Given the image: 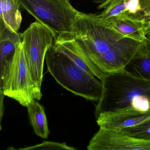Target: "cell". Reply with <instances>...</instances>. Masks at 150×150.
<instances>
[{
	"mask_svg": "<svg viewBox=\"0 0 150 150\" xmlns=\"http://www.w3.org/2000/svg\"><path fill=\"white\" fill-rule=\"evenodd\" d=\"M101 96L96 106V117L111 129L121 131L143 122L150 115V80L125 71L108 74L102 81Z\"/></svg>",
	"mask_w": 150,
	"mask_h": 150,
	"instance_id": "1",
	"label": "cell"
},
{
	"mask_svg": "<svg viewBox=\"0 0 150 150\" xmlns=\"http://www.w3.org/2000/svg\"><path fill=\"white\" fill-rule=\"evenodd\" d=\"M48 71L67 91L86 100L98 102L103 90L101 81L76 66L52 46L45 57Z\"/></svg>",
	"mask_w": 150,
	"mask_h": 150,
	"instance_id": "2",
	"label": "cell"
},
{
	"mask_svg": "<svg viewBox=\"0 0 150 150\" xmlns=\"http://www.w3.org/2000/svg\"><path fill=\"white\" fill-rule=\"evenodd\" d=\"M19 1L23 9L53 33L54 42L74 38V24L81 12L71 0Z\"/></svg>",
	"mask_w": 150,
	"mask_h": 150,
	"instance_id": "3",
	"label": "cell"
},
{
	"mask_svg": "<svg viewBox=\"0 0 150 150\" xmlns=\"http://www.w3.org/2000/svg\"><path fill=\"white\" fill-rule=\"evenodd\" d=\"M74 38L94 64L102 55L126 38L109 22L91 13L79 14L74 24Z\"/></svg>",
	"mask_w": 150,
	"mask_h": 150,
	"instance_id": "4",
	"label": "cell"
},
{
	"mask_svg": "<svg viewBox=\"0 0 150 150\" xmlns=\"http://www.w3.org/2000/svg\"><path fill=\"white\" fill-rule=\"evenodd\" d=\"M28 67L35 86L41 91L46 53L54 43L53 33L37 21L21 34Z\"/></svg>",
	"mask_w": 150,
	"mask_h": 150,
	"instance_id": "5",
	"label": "cell"
},
{
	"mask_svg": "<svg viewBox=\"0 0 150 150\" xmlns=\"http://www.w3.org/2000/svg\"><path fill=\"white\" fill-rule=\"evenodd\" d=\"M4 96H7L27 107L33 100L42 96L32 80L22 42L16 49L5 82Z\"/></svg>",
	"mask_w": 150,
	"mask_h": 150,
	"instance_id": "6",
	"label": "cell"
},
{
	"mask_svg": "<svg viewBox=\"0 0 150 150\" xmlns=\"http://www.w3.org/2000/svg\"><path fill=\"white\" fill-rule=\"evenodd\" d=\"M88 150H150V140L121 131L100 128L87 146Z\"/></svg>",
	"mask_w": 150,
	"mask_h": 150,
	"instance_id": "7",
	"label": "cell"
},
{
	"mask_svg": "<svg viewBox=\"0 0 150 150\" xmlns=\"http://www.w3.org/2000/svg\"><path fill=\"white\" fill-rule=\"evenodd\" d=\"M52 46L56 51L67 57L78 67L93 74L101 81L106 75L92 62L76 38L54 42Z\"/></svg>",
	"mask_w": 150,
	"mask_h": 150,
	"instance_id": "8",
	"label": "cell"
},
{
	"mask_svg": "<svg viewBox=\"0 0 150 150\" xmlns=\"http://www.w3.org/2000/svg\"><path fill=\"white\" fill-rule=\"evenodd\" d=\"M22 42L21 34L13 31L0 19V68L8 69L16 49Z\"/></svg>",
	"mask_w": 150,
	"mask_h": 150,
	"instance_id": "9",
	"label": "cell"
},
{
	"mask_svg": "<svg viewBox=\"0 0 150 150\" xmlns=\"http://www.w3.org/2000/svg\"><path fill=\"white\" fill-rule=\"evenodd\" d=\"M105 21L109 22L116 30L125 37L141 42L146 39L144 24L142 21L127 16L113 17Z\"/></svg>",
	"mask_w": 150,
	"mask_h": 150,
	"instance_id": "10",
	"label": "cell"
},
{
	"mask_svg": "<svg viewBox=\"0 0 150 150\" xmlns=\"http://www.w3.org/2000/svg\"><path fill=\"white\" fill-rule=\"evenodd\" d=\"M125 71L137 78L150 80V37L126 66Z\"/></svg>",
	"mask_w": 150,
	"mask_h": 150,
	"instance_id": "11",
	"label": "cell"
},
{
	"mask_svg": "<svg viewBox=\"0 0 150 150\" xmlns=\"http://www.w3.org/2000/svg\"><path fill=\"white\" fill-rule=\"evenodd\" d=\"M27 108L30 122L35 133L42 138H48L50 131L43 106L38 100L33 99Z\"/></svg>",
	"mask_w": 150,
	"mask_h": 150,
	"instance_id": "12",
	"label": "cell"
},
{
	"mask_svg": "<svg viewBox=\"0 0 150 150\" xmlns=\"http://www.w3.org/2000/svg\"><path fill=\"white\" fill-rule=\"evenodd\" d=\"M19 0H1L0 19L13 31L18 32L22 21Z\"/></svg>",
	"mask_w": 150,
	"mask_h": 150,
	"instance_id": "13",
	"label": "cell"
},
{
	"mask_svg": "<svg viewBox=\"0 0 150 150\" xmlns=\"http://www.w3.org/2000/svg\"><path fill=\"white\" fill-rule=\"evenodd\" d=\"M122 131L131 136L150 140V119Z\"/></svg>",
	"mask_w": 150,
	"mask_h": 150,
	"instance_id": "14",
	"label": "cell"
},
{
	"mask_svg": "<svg viewBox=\"0 0 150 150\" xmlns=\"http://www.w3.org/2000/svg\"><path fill=\"white\" fill-rule=\"evenodd\" d=\"M19 150H76L77 149L72 146H68L65 143H57L52 141H44L40 144L23 148H20Z\"/></svg>",
	"mask_w": 150,
	"mask_h": 150,
	"instance_id": "15",
	"label": "cell"
},
{
	"mask_svg": "<svg viewBox=\"0 0 150 150\" xmlns=\"http://www.w3.org/2000/svg\"><path fill=\"white\" fill-rule=\"evenodd\" d=\"M140 12L139 17L144 22L150 18V0H139Z\"/></svg>",
	"mask_w": 150,
	"mask_h": 150,
	"instance_id": "16",
	"label": "cell"
},
{
	"mask_svg": "<svg viewBox=\"0 0 150 150\" xmlns=\"http://www.w3.org/2000/svg\"><path fill=\"white\" fill-rule=\"evenodd\" d=\"M115 1H117V0H104L98 6V8L99 9H104L111 2Z\"/></svg>",
	"mask_w": 150,
	"mask_h": 150,
	"instance_id": "17",
	"label": "cell"
},
{
	"mask_svg": "<svg viewBox=\"0 0 150 150\" xmlns=\"http://www.w3.org/2000/svg\"><path fill=\"white\" fill-rule=\"evenodd\" d=\"M145 28L146 33L150 31V18L146 20L144 22Z\"/></svg>",
	"mask_w": 150,
	"mask_h": 150,
	"instance_id": "18",
	"label": "cell"
}]
</instances>
